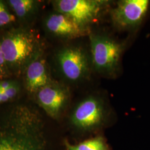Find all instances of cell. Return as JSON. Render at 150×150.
Returning <instances> with one entry per match:
<instances>
[{
    "mask_svg": "<svg viewBox=\"0 0 150 150\" xmlns=\"http://www.w3.org/2000/svg\"><path fill=\"white\" fill-rule=\"evenodd\" d=\"M0 126V150H46L36 113L17 107Z\"/></svg>",
    "mask_w": 150,
    "mask_h": 150,
    "instance_id": "cell-1",
    "label": "cell"
},
{
    "mask_svg": "<svg viewBox=\"0 0 150 150\" xmlns=\"http://www.w3.org/2000/svg\"><path fill=\"white\" fill-rule=\"evenodd\" d=\"M89 36L92 63L95 69L102 75L115 74L124 45L105 35L91 33Z\"/></svg>",
    "mask_w": 150,
    "mask_h": 150,
    "instance_id": "cell-2",
    "label": "cell"
},
{
    "mask_svg": "<svg viewBox=\"0 0 150 150\" xmlns=\"http://www.w3.org/2000/svg\"><path fill=\"white\" fill-rule=\"evenodd\" d=\"M55 7L59 13L69 16L82 26L95 21L108 4L104 0H59Z\"/></svg>",
    "mask_w": 150,
    "mask_h": 150,
    "instance_id": "cell-3",
    "label": "cell"
},
{
    "mask_svg": "<svg viewBox=\"0 0 150 150\" xmlns=\"http://www.w3.org/2000/svg\"><path fill=\"white\" fill-rule=\"evenodd\" d=\"M61 71L64 76L72 81H81L90 73V63L87 55L80 47L64 48L57 56Z\"/></svg>",
    "mask_w": 150,
    "mask_h": 150,
    "instance_id": "cell-4",
    "label": "cell"
},
{
    "mask_svg": "<svg viewBox=\"0 0 150 150\" xmlns=\"http://www.w3.org/2000/svg\"><path fill=\"white\" fill-rule=\"evenodd\" d=\"M105 115L102 101L96 97L89 96L78 104L72 113L71 120L77 128L90 130L101 125Z\"/></svg>",
    "mask_w": 150,
    "mask_h": 150,
    "instance_id": "cell-5",
    "label": "cell"
},
{
    "mask_svg": "<svg viewBox=\"0 0 150 150\" xmlns=\"http://www.w3.org/2000/svg\"><path fill=\"white\" fill-rule=\"evenodd\" d=\"M148 0H123L111 11L113 24L120 29H129L138 26L148 11Z\"/></svg>",
    "mask_w": 150,
    "mask_h": 150,
    "instance_id": "cell-6",
    "label": "cell"
},
{
    "mask_svg": "<svg viewBox=\"0 0 150 150\" xmlns=\"http://www.w3.org/2000/svg\"><path fill=\"white\" fill-rule=\"evenodd\" d=\"M1 45L6 62L18 64L31 55L35 50V43L30 35L21 33L5 38Z\"/></svg>",
    "mask_w": 150,
    "mask_h": 150,
    "instance_id": "cell-7",
    "label": "cell"
},
{
    "mask_svg": "<svg viewBox=\"0 0 150 150\" xmlns=\"http://www.w3.org/2000/svg\"><path fill=\"white\" fill-rule=\"evenodd\" d=\"M69 92L64 88L51 83L38 92V100L41 107L52 117H57L69 99Z\"/></svg>",
    "mask_w": 150,
    "mask_h": 150,
    "instance_id": "cell-8",
    "label": "cell"
},
{
    "mask_svg": "<svg viewBox=\"0 0 150 150\" xmlns=\"http://www.w3.org/2000/svg\"><path fill=\"white\" fill-rule=\"evenodd\" d=\"M46 27L54 35L69 38H81L91 34L88 27L81 26L61 13L50 16L46 21Z\"/></svg>",
    "mask_w": 150,
    "mask_h": 150,
    "instance_id": "cell-9",
    "label": "cell"
},
{
    "mask_svg": "<svg viewBox=\"0 0 150 150\" xmlns=\"http://www.w3.org/2000/svg\"><path fill=\"white\" fill-rule=\"evenodd\" d=\"M45 61H35L28 66L27 71V87L31 92L39 91L50 83Z\"/></svg>",
    "mask_w": 150,
    "mask_h": 150,
    "instance_id": "cell-10",
    "label": "cell"
},
{
    "mask_svg": "<svg viewBox=\"0 0 150 150\" xmlns=\"http://www.w3.org/2000/svg\"><path fill=\"white\" fill-rule=\"evenodd\" d=\"M66 150H108L107 145L102 137H97L88 139L77 145H72L65 141Z\"/></svg>",
    "mask_w": 150,
    "mask_h": 150,
    "instance_id": "cell-11",
    "label": "cell"
},
{
    "mask_svg": "<svg viewBox=\"0 0 150 150\" xmlns=\"http://www.w3.org/2000/svg\"><path fill=\"white\" fill-rule=\"evenodd\" d=\"M9 2L19 17L26 15L31 10L35 3L32 0H11Z\"/></svg>",
    "mask_w": 150,
    "mask_h": 150,
    "instance_id": "cell-12",
    "label": "cell"
},
{
    "mask_svg": "<svg viewBox=\"0 0 150 150\" xmlns=\"http://www.w3.org/2000/svg\"><path fill=\"white\" fill-rule=\"evenodd\" d=\"M15 20V17L8 12L5 6L0 1V26L10 23Z\"/></svg>",
    "mask_w": 150,
    "mask_h": 150,
    "instance_id": "cell-13",
    "label": "cell"
},
{
    "mask_svg": "<svg viewBox=\"0 0 150 150\" xmlns=\"http://www.w3.org/2000/svg\"><path fill=\"white\" fill-rule=\"evenodd\" d=\"M17 93V88L13 84L8 89L2 92V103L6 102L15 96Z\"/></svg>",
    "mask_w": 150,
    "mask_h": 150,
    "instance_id": "cell-14",
    "label": "cell"
},
{
    "mask_svg": "<svg viewBox=\"0 0 150 150\" xmlns=\"http://www.w3.org/2000/svg\"><path fill=\"white\" fill-rule=\"evenodd\" d=\"M12 85V83H11L8 81L0 82V91L2 92H4L7 89H8Z\"/></svg>",
    "mask_w": 150,
    "mask_h": 150,
    "instance_id": "cell-15",
    "label": "cell"
},
{
    "mask_svg": "<svg viewBox=\"0 0 150 150\" xmlns=\"http://www.w3.org/2000/svg\"><path fill=\"white\" fill-rule=\"evenodd\" d=\"M6 61L4 57V55L2 52V50L1 48V45L0 43V71L4 67V65L5 64Z\"/></svg>",
    "mask_w": 150,
    "mask_h": 150,
    "instance_id": "cell-16",
    "label": "cell"
},
{
    "mask_svg": "<svg viewBox=\"0 0 150 150\" xmlns=\"http://www.w3.org/2000/svg\"><path fill=\"white\" fill-rule=\"evenodd\" d=\"M2 92L0 91V103H2Z\"/></svg>",
    "mask_w": 150,
    "mask_h": 150,
    "instance_id": "cell-17",
    "label": "cell"
}]
</instances>
